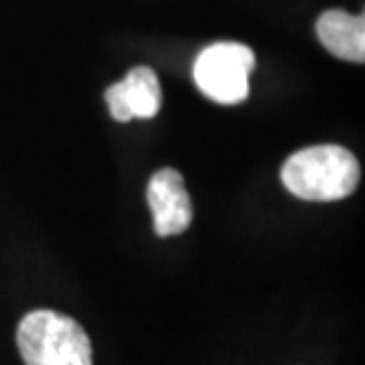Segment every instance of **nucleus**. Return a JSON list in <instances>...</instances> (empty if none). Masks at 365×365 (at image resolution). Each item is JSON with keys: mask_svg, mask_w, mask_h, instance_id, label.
Returning <instances> with one entry per match:
<instances>
[{"mask_svg": "<svg viewBox=\"0 0 365 365\" xmlns=\"http://www.w3.org/2000/svg\"><path fill=\"white\" fill-rule=\"evenodd\" d=\"M316 34L334 57L346 62L365 60V21L344 10H330L318 19Z\"/></svg>", "mask_w": 365, "mask_h": 365, "instance_id": "obj_5", "label": "nucleus"}, {"mask_svg": "<svg viewBox=\"0 0 365 365\" xmlns=\"http://www.w3.org/2000/svg\"><path fill=\"white\" fill-rule=\"evenodd\" d=\"M254 53L242 43H214L195 62V81L207 98L221 105H237L250 93Z\"/></svg>", "mask_w": 365, "mask_h": 365, "instance_id": "obj_3", "label": "nucleus"}, {"mask_svg": "<svg viewBox=\"0 0 365 365\" xmlns=\"http://www.w3.org/2000/svg\"><path fill=\"white\" fill-rule=\"evenodd\" d=\"M148 202L159 237L180 235L192 223V202L176 169H159L150 178Z\"/></svg>", "mask_w": 365, "mask_h": 365, "instance_id": "obj_4", "label": "nucleus"}, {"mask_svg": "<svg viewBox=\"0 0 365 365\" xmlns=\"http://www.w3.org/2000/svg\"><path fill=\"white\" fill-rule=\"evenodd\" d=\"M105 100H107V107L109 112L116 121H130V109H128V100H126V93H123V83H114L109 86L107 93H105Z\"/></svg>", "mask_w": 365, "mask_h": 365, "instance_id": "obj_7", "label": "nucleus"}, {"mask_svg": "<svg viewBox=\"0 0 365 365\" xmlns=\"http://www.w3.org/2000/svg\"><path fill=\"white\" fill-rule=\"evenodd\" d=\"M123 93H126L130 119H152L162 107V88H159L157 74L148 67L130 69L123 78Z\"/></svg>", "mask_w": 365, "mask_h": 365, "instance_id": "obj_6", "label": "nucleus"}, {"mask_svg": "<svg viewBox=\"0 0 365 365\" xmlns=\"http://www.w3.org/2000/svg\"><path fill=\"white\" fill-rule=\"evenodd\" d=\"M361 166L346 148L316 145L294 152L282 166V182L306 202H337L356 190Z\"/></svg>", "mask_w": 365, "mask_h": 365, "instance_id": "obj_1", "label": "nucleus"}, {"mask_svg": "<svg viewBox=\"0 0 365 365\" xmlns=\"http://www.w3.org/2000/svg\"><path fill=\"white\" fill-rule=\"evenodd\" d=\"M17 346L26 365H93V346L83 327L48 309L24 316Z\"/></svg>", "mask_w": 365, "mask_h": 365, "instance_id": "obj_2", "label": "nucleus"}]
</instances>
